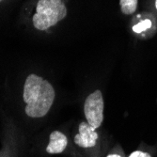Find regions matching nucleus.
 <instances>
[{
	"label": "nucleus",
	"mask_w": 157,
	"mask_h": 157,
	"mask_svg": "<svg viewBox=\"0 0 157 157\" xmlns=\"http://www.w3.org/2000/svg\"><path fill=\"white\" fill-rule=\"evenodd\" d=\"M155 7H156V9H157V0L155 1Z\"/></svg>",
	"instance_id": "10"
},
{
	"label": "nucleus",
	"mask_w": 157,
	"mask_h": 157,
	"mask_svg": "<svg viewBox=\"0 0 157 157\" xmlns=\"http://www.w3.org/2000/svg\"><path fill=\"white\" fill-rule=\"evenodd\" d=\"M85 116L87 122L95 129L101 126L104 120V98L100 90L90 94L85 101Z\"/></svg>",
	"instance_id": "3"
},
{
	"label": "nucleus",
	"mask_w": 157,
	"mask_h": 157,
	"mask_svg": "<svg viewBox=\"0 0 157 157\" xmlns=\"http://www.w3.org/2000/svg\"><path fill=\"white\" fill-rule=\"evenodd\" d=\"M151 25V22L150 20H145L143 22H140L138 23L137 25H136L134 27H133V29L135 32L136 33H140L142 31H145L146 29H148V28H150Z\"/></svg>",
	"instance_id": "7"
},
{
	"label": "nucleus",
	"mask_w": 157,
	"mask_h": 157,
	"mask_svg": "<svg viewBox=\"0 0 157 157\" xmlns=\"http://www.w3.org/2000/svg\"><path fill=\"white\" fill-rule=\"evenodd\" d=\"M0 1H1V0H0Z\"/></svg>",
	"instance_id": "11"
},
{
	"label": "nucleus",
	"mask_w": 157,
	"mask_h": 157,
	"mask_svg": "<svg viewBox=\"0 0 157 157\" xmlns=\"http://www.w3.org/2000/svg\"><path fill=\"white\" fill-rule=\"evenodd\" d=\"M129 157H151L149 153L147 152H143V151H134L130 154Z\"/></svg>",
	"instance_id": "8"
},
{
	"label": "nucleus",
	"mask_w": 157,
	"mask_h": 157,
	"mask_svg": "<svg viewBox=\"0 0 157 157\" xmlns=\"http://www.w3.org/2000/svg\"><path fill=\"white\" fill-rule=\"evenodd\" d=\"M66 15L67 9L61 0H40L33 16V25L39 30H47Z\"/></svg>",
	"instance_id": "2"
},
{
	"label": "nucleus",
	"mask_w": 157,
	"mask_h": 157,
	"mask_svg": "<svg viewBox=\"0 0 157 157\" xmlns=\"http://www.w3.org/2000/svg\"><path fill=\"white\" fill-rule=\"evenodd\" d=\"M138 0H121V9L123 14L129 15L136 11Z\"/></svg>",
	"instance_id": "6"
},
{
	"label": "nucleus",
	"mask_w": 157,
	"mask_h": 157,
	"mask_svg": "<svg viewBox=\"0 0 157 157\" xmlns=\"http://www.w3.org/2000/svg\"><path fill=\"white\" fill-rule=\"evenodd\" d=\"M107 157H121V156L118 155V154H110V155H108Z\"/></svg>",
	"instance_id": "9"
},
{
	"label": "nucleus",
	"mask_w": 157,
	"mask_h": 157,
	"mask_svg": "<svg viewBox=\"0 0 157 157\" xmlns=\"http://www.w3.org/2000/svg\"><path fill=\"white\" fill-rule=\"evenodd\" d=\"M98 139L96 129L88 122H81L79 133L75 136V143L82 148L94 147Z\"/></svg>",
	"instance_id": "4"
},
{
	"label": "nucleus",
	"mask_w": 157,
	"mask_h": 157,
	"mask_svg": "<svg viewBox=\"0 0 157 157\" xmlns=\"http://www.w3.org/2000/svg\"><path fill=\"white\" fill-rule=\"evenodd\" d=\"M23 97L26 104V115L31 118H41L46 115L53 105L55 90L47 80L30 75L25 80Z\"/></svg>",
	"instance_id": "1"
},
{
	"label": "nucleus",
	"mask_w": 157,
	"mask_h": 157,
	"mask_svg": "<svg viewBox=\"0 0 157 157\" xmlns=\"http://www.w3.org/2000/svg\"><path fill=\"white\" fill-rule=\"evenodd\" d=\"M67 145V136L59 131H54L50 135V141L46 148V151L50 154L60 153L66 149Z\"/></svg>",
	"instance_id": "5"
}]
</instances>
